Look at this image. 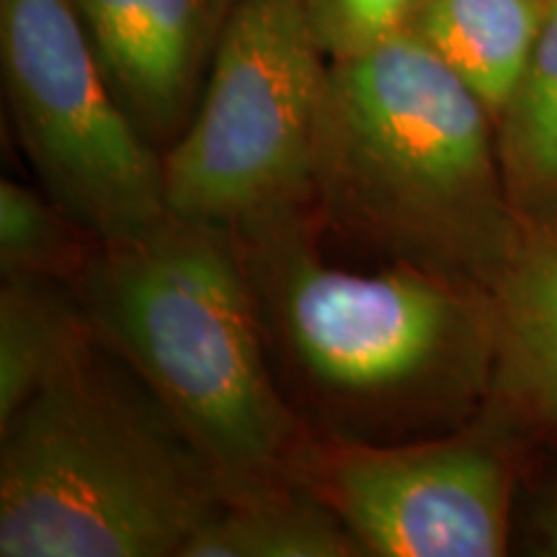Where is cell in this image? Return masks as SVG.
<instances>
[{"label":"cell","mask_w":557,"mask_h":557,"mask_svg":"<svg viewBox=\"0 0 557 557\" xmlns=\"http://www.w3.org/2000/svg\"><path fill=\"white\" fill-rule=\"evenodd\" d=\"M312 209L393 263L491 295L527 233L496 120L408 29L329 62Z\"/></svg>","instance_id":"obj_1"},{"label":"cell","mask_w":557,"mask_h":557,"mask_svg":"<svg viewBox=\"0 0 557 557\" xmlns=\"http://www.w3.org/2000/svg\"><path fill=\"white\" fill-rule=\"evenodd\" d=\"M308 212L238 235L267 344L333 438L393 442L465 416L498 364V312L483 292L393 263L333 267Z\"/></svg>","instance_id":"obj_2"},{"label":"cell","mask_w":557,"mask_h":557,"mask_svg":"<svg viewBox=\"0 0 557 557\" xmlns=\"http://www.w3.org/2000/svg\"><path fill=\"white\" fill-rule=\"evenodd\" d=\"M73 287L101 344L176 418L230 496L297 480L310 434L269 367L238 235L169 214L96 246Z\"/></svg>","instance_id":"obj_3"},{"label":"cell","mask_w":557,"mask_h":557,"mask_svg":"<svg viewBox=\"0 0 557 557\" xmlns=\"http://www.w3.org/2000/svg\"><path fill=\"white\" fill-rule=\"evenodd\" d=\"M227 498L99 336L0 426L3 557H184Z\"/></svg>","instance_id":"obj_4"},{"label":"cell","mask_w":557,"mask_h":557,"mask_svg":"<svg viewBox=\"0 0 557 557\" xmlns=\"http://www.w3.org/2000/svg\"><path fill=\"white\" fill-rule=\"evenodd\" d=\"M329 62L310 0H238L197 114L163 156L171 214L243 235L310 212Z\"/></svg>","instance_id":"obj_5"},{"label":"cell","mask_w":557,"mask_h":557,"mask_svg":"<svg viewBox=\"0 0 557 557\" xmlns=\"http://www.w3.org/2000/svg\"><path fill=\"white\" fill-rule=\"evenodd\" d=\"M5 99L41 191L99 246L171 214L163 152L111 90L73 0H0Z\"/></svg>","instance_id":"obj_6"},{"label":"cell","mask_w":557,"mask_h":557,"mask_svg":"<svg viewBox=\"0 0 557 557\" xmlns=\"http://www.w3.org/2000/svg\"><path fill=\"white\" fill-rule=\"evenodd\" d=\"M297 480L374 557H498L508 545L511 472L470 434L421 442L310 436Z\"/></svg>","instance_id":"obj_7"},{"label":"cell","mask_w":557,"mask_h":557,"mask_svg":"<svg viewBox=\"0 0 557 557\" xmlns=\"http://www.w3.org/2000/svg\"><path fill=\"white\" fill-rule=\"evenodd\" d=\"M129 120L169 152L197 114L238 0H73Z\"/></svg>","instance_id":"obj_8"},{"label":"cell","mask_w":557,"mask_h":557,"mask_svg":"<svg viewBox=\"0 0 557 557\" xmlns=\"http://www.w3.org/2000/svg\"><path fill=\"white\" fill-rule=\"evenodd\" d=\"M547 11L549 0H423L408 32L485 103L498 124Z\"/></svg>","instance_id":"obj_9"},{"label":"cell","mask_w":557,"mask_h":557,"mask_svg":"<svg viewBox=\"0 0 557 557\" xmlns=\"http://www.w3.org/2000/svg\"><path fill=\"white\" fill-rule=\"evenodd\" d=\"M496 380L557 426V218L527 225L498 287Z\"/></svg>","instance_id":"obj_10"},{"label":"cell","mask_w":557,"mask_h":557,"mask_svg":"<svg viewBox=\"0 0 557 557\" xmlns=\"http://www.w3.org/2000/svg\"><path fill=\"white\" fill-rule=\"evenodd\" d=\"M73 282L13 274L0 287V426L94 341Z\"/></svg>","instance_id":"obj_11"},{"label":"cell","mask_w":557,"mask_h":557,"mask_svg":"<svg viewBox=\"0 0 557 557\" xmlns=\"http://www.w3.org/2000/svg\"><path fill=\"white\" fill-rule=\"evenodd\" d=\"M351 529L299 480L230 496L184 557H359Z\"/></svg>","instance_id":"obj_12"},{"label":"cell","mask_w":557,"mask_h":557,"mask_svg":"<svg viewBox=\"0 0 557 557\" xmlns=\"http://www.w3.org/2000/svg\"><path fill=\"white\" fill-rule=\"evenodd\" d=\"M498 156L513 207L527 225L557 218V0L517 94L498 116Z\"/></svg>","instance_id":"obj_13"},{"label":"cell","mask_w":557,"mask_h":557,"mask_svg":"<svg viewBox=\"0 0 557 557\" xmlns=\"http://www.w3.org/2000/svg\"><path fill=\"white\" fill-rule=\"evenodd\" d=\"M96 243L47 194L13 178L0 181V274L75 282Z\"/></svg>","instance_id":"obj_14"},{"label":"cell","mask_w":557,"mask_h":557,"mask_svg":"<svg viewBox=\"0 0 557 557\" xmlns=\"http://www.w3.org/2000/svg\"><path fill=\"white\" fill-rule=\"evenodd\" d=\"M423 0H310L318 41L329 60H344L406 32Z\"/></svg>","instance_id":"obj_15"},{"label":"cell","mask_w":557,"mask_h":557,"mask_svg":"<svg viewBox=\"0 0 557 557\" xmlns=\"http://www.w3.org/2000/svg\"><path fill=\"white\" fill-rule=\"evenodd\" d=\"M542 534H545V547L549 555H557V498L549 506L545 521H542Z\"/></svg>","instance_id":"obj_16"}]
</instances>
